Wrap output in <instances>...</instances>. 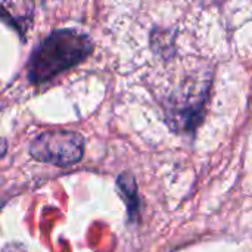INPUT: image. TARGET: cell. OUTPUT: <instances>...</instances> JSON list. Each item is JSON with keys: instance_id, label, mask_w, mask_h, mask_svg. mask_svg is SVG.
<instances>
[{"instance_id": "7a4b0ae2", "label": "cell", "mask_w": 252, "mask_h": 252, "mask_svg": "<svg viewBox=\"0 0 252 252\" xmlns=\"http://www.w3.org/2000/svg\"><path fill=\"white\" fill-rule=\"evenodd\" d=\"M30 154L40 162L68 167L83 158L84 139L77 131L49 130L31 142Z\"/></svg>"}, {"instance_id": "3957f363", "label": "cell", "mask_w": 252, "mask_h": 252, "mask_svg": "<svg viewBox=\"0 0 252 252\" xmlns=\"http://www.w3.org/2000/svg\"><path fill=\"white\" fill-rule=\"evenodd\" d=\"M1 252H25L22 245H18V244H9L3 248Z\"/></svg>"}, {"instance_id": "6da1fadb", "label": "cell", "mask_w": 252, "mask_h": 252, "mask_svg": "<svg viewBox=\"0 0 252 252\" xmlns=\"http://www.w3.org/2000/svg\"><path fill=\"white\" fill-rule=\"evenodd\" d=\"M93 49L89 35L75 30H58L49 34L32 52L28 77L32 83H44L59 72L86 59Z\"/></svg>"}]
</instances>
